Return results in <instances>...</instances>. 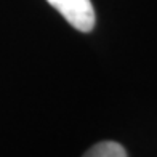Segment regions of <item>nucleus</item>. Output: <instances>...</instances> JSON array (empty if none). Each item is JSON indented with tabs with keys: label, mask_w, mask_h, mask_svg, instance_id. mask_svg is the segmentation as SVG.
<instances>
[{
	"label": "nucleus",
	"mask_w": 157,
	"mask_h": 157,
	"mask_svg": "<svg viewBox=\"0 0 157 157\" xmlns=\"http://www.w3.org/2000/svg\"><path fill=\"white\" fill-rule=\"evenodd\" d=\"M67 23L80 32H90L95 26V10L90 0H47Z\"/></svg>",
	"instance_id": "obj_1"
},
{
	"label": "nucleus",
	"mask_w": 157,
	"mask_h": 157,
	"mask_svg": "<svg viewBox=\"0 0 157 157\" xmlns=\"http://www.w3.org/2000/svg\"><path fill=\"white\" fill-rule=\"evenodd\" d=\"M83 157H127V152L116 141H101L90 147Z\"/></svg>",
	"instance_id": "obj_2"
}]
</instances>
